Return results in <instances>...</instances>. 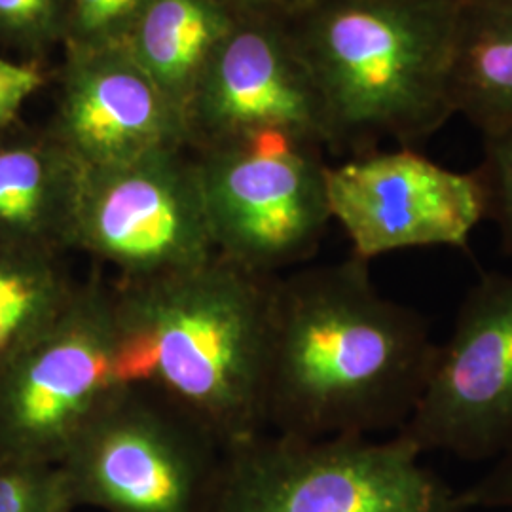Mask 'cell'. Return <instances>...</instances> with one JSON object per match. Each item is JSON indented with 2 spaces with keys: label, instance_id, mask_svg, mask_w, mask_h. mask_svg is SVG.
<instances>
[{
  "label": "cell",
  "instance_id": "obj_1",
  "mask_svg": "<svg viewBox=\"0 0 512 512\" xmlns=\"http://www.w3.org/2000/svg\"><path fill=\"white\" fill-rule=\"evenodd\" d=\"M439 344L420 311L378 291L351 255L275 277L262 385L264 431L302 439L399 433Z\"/></svg>",
  "mask_w": 512,
  "mask_h": 512
},
{
  "label": "cell",
  "instance_id": "obj_2",
  "mask_svg": "<svg viewBox=\"0 0 512 512\" xmlns=\"http://www.w3.org/2000/svg\"><path fill=\"white\" fill-rule=\"evenodd\" d=\"M274 281L220 256L162 279L116 281L128 384L179 404L226 452L264 433Z\"/></svg>",
  "mask_w": 512,
  "mask_h": 512
},
{
  "label": "cell",
  "instance_id": "obj_3",
  "mask_svg": "<svg viewBox=\"0 0 512 512\" xmlns=\"http://www.w3.org/2000/svg\"><path fill=\"white\" fill-rule=\"evenodd\" d=\"M459 0H315L291 25L327 105L332 150L416 148L452 116Z\"/></svg>",
  "mask_w": 512,
  "mask_h": 512
},
{
  "label": "cell",
  "instance_id": "obj_4",
  "mask_svg": "<svg viewBox=\"0 0 512 512\" xmlns=\"http://www.w3.org/2000/svg\"><path fill=\"white\" fill-rule=\"evenodd\" d=\"M215 512H463L406 440L264 431L226 452Z\"/></svg>",
  "mask_w": 512,
  "mask_h": 512
},
{
  "label": "cell",
  "instance_id": "obj_5",
  "mask_svg": "<svg viewBox=\"0 0 512 512\" xmlns=\"http://www.w3.org/2000/svg\"><path fill=\"white\" fill-rule=\"evenodd\" d=\"M224 465L220 440L145 385L122 389L59 463L76 505L103 512H215Z\"/></svg>",
  "mask_w": 512,
  "mask_h": 512
},
{
  "label": "cell",
  "instance_id": "obj_6",
  "mask_svg": "<svg viewBox=\"0 0 512 512\" xmlns=\"http://www.w3.org/2000/svg\"><path fill=\"white\" fill-rule=\"evenodd\" d=\"M126 387L118 285L95 272L54 327L0 376V458L59 465Z\"/></svg>",
  "mask_w": 512,
  "mask_h": 512
},
{
  "label": "cell",
  "instance_id": "obj_7",
  "mask_svg": "<svg viewBox=\"0 0 512 512\" xmlns=\"http://www.w3.org/2000/svg\"><path fill=\"white\" fill-rule=\"evenodd\" d=\"M321 152L285 135L192 152L217 256L264 277L308 262L332 222Z\"/></svg>",
  "mask_w": 512,
  "mask_h": 512
},
{
  "label": "cell",
  "instance_id": "obj_8",
  "mask_svg": "<svg viewBox=\"0 0 512 512\" xmlns=\"http://www.w3.org/2000/svg\"><path fill=\"white\" fill-rule=\"evenodd\" d=\"M71 251L118 283H145L215 258L198 165L190 148L82 169Z\"/></svg>",
  "mask_w": 512,
  "mask_h": 512
},
{
  "label": "cell",
  "instance_id": "obj_9",
  "mask_svg": "<svg viewBox=\"0 0 512 512\" xmlns=\"http://www.w3.org/2000/svg\"><path fill=\"white\" fill-rule=\"evenodd\" d=\"M397 437L421 456L499 458L512 446V272L484 274L439 344L420 403Z\"/></svg>",
  "mask_w": 512,
  "mask_h": 512
},
{
  "label": "cell",
  "instance_id": "obj_10",
  "mask_svg": "<svg viewBox=\"0 0 512 512\" xmlns=\"http://www.w3.org/2000/svg\"><path fill=\"white\" fill-rule=\"evenodd\" d=\"M188 148L285 135L332 150L327 105L289 23L238 19L184 110Z\"/></svg>",
  "mask_w": 512,
  "mask_h": 512
},
{
  "label": "cell",
  "instance_id": "obj_11",
  "mask_svg": "<svg viewBox=\"0 0 512 512\" xmlns=\"http://www.w3.org/2000/svg\"><path fill=\"white\" fill-rule=\"evenodd\" d=\"M330 215L353 255L378 256L423 247L465 249L486 219L476 175L435 164L416 148L372 150L327 167Z\"/></svg>",
  "mask_w": 512,
  "mask_h": 512
},
{
  "label": "cell",
  "instance_id": "obj_12",
  "mask_svg": "<svg viewBox=\"0 0 512 512\" xmlns=\"http://www.w3.org/2000/svg\"><path fill=\"white\" fill-rule=\"evenodd\" d=\"M46 128L82 169L188 148L181 112L126 46L65 54Z\"/></svg>",
  "mask_w": 512,
  "mask_h": 512
},
{
  "label": "cell",
  "instance_id": "obj_13",
  "mask_svg": "<svg viewBox=\"0 0 512 512\" xmlns=\"http://www.w3.org/2000/svg\"><path fill=\"white\" fill-rule=\"evenodd\" d=\"M82 167L48 128L16 124L0 133V247L71 251Z\"/></svg>",
  "mask_w": 512,
  "mask_h": 512
},
{
  "label": "cell",
  "instance_id": "obj_14",
  "mask_svg": "<svg viewBox=\"0 0 512 512\" xmlns=\"http://www.w3.org/2000/svg\"><path fill=\"white\" fill-rule=\"evenodd\" d=\"M238 18L220 0H150L126 50L181 112Z\"/></svg>",
  "mask_w": 512,
  "mask_h": 512
},
{
  "label": "cell",
  "instance_id": "obj_15",
  "mask_svg": "<svg viewBox=\"0 0 512 512\" xmlns=\"http://www.w3.org/2000/svg\"><path fill=\"white\" fill-rule=\"evenodd\" d=\"M452 103L482 133L512 126V6L459 0Z\"/></svg>",
  "mask_w": 512,
  "mask_h": 512
},
{
  "label": "cell",
  "instance_id": "obj_16",
  "mask_svg": "<svg viewBox=\"0 0 512 512\" xmlns=\"http://www.w3.org/2000/svg\"><path fill=\"white\" fill-rule=\"evenodd\" d=\"M65 255L0 247V376L54 327L80 281Z\"/></svg>",
  "mask_w": 512,
  "mask_h": 512
},
{
  "label": "cell",
  "instance_id": "obj_17",
  "mask_svg": "<svg viewBox=\"0 0 512 512\" xmlns=\"http://www.w3.org/2000/svg\"><path fill=\"white\" fill-rule=\"evenodd\" d=\"M69 0H0V50L40 61L63 48Z\"/></svg>",
  "mask_w": 512,
  "mask_h": 512
},
{
  "label": "cell",
  "instance_id": "obj_18",
  "mask_svg": "<svg viewBox=\"0 0 512 512\" xmlns=\"http://www.w3.org/2000/svg\"><path fill=\"white\" fill-rule=\"evenodd\" d=\"M150 0H69L63 52L124 48Z\"/></svg>",
  "mask_w": 512,
  "mask_h": 512
},
{
  "label": "cell",
  "instance_id": "obj_19",
  "mask_svg": "<svg viewBox=\"0 0 512 512\" xmlns=\"http://www.w3.org/2000/svg\"><path fill=\"white\" fill-rule=\"evenodd\" d=\"M69 480L59 465L0 458V512H74Z\"/></svg>",
  "mask_w": 512,
  "mask_h": 512
},
{
  "label": "cell",
  "instance_id": "obj_20",
  "mask_svg": "<svg viewBox=\"0 0 512 512\" xmlns=\"http://www.w3.org/2000/svg\"><path fill=\"white\" fill-rule=\"evenodd\" d=\"M482 137L484 160L476 175L486 196V219L497 224L503 251L512 258V126Z\"/></svg>",
  "mask_w": 512,
  "mask_h": 512
},
{
  "label": "cell",
  "instance_id": "obj_21",
  "mask_svg": "<svg viewBox=\"0 0 512 512\" xmlns=\"http://www.w3.org/2000/svg\"><path fill=\"white\" fill-rule=\"evenodd\" d=\"M46 82L48 71L40 61L0 54V133L18 124L21 110Z\"/></svg>",
  "mask_w": 512,
  "mask_h": 512
},
{
  "label": "cell",
  "instance_id": "obj_22",
  "mask_svg": "<svg viewBox=\"0 0 512 512\" xmlns=\"http://www.w3.org/2000/svg\"><path fill=\"white\" fill-rule=\"evenodd\" d=\"M461 511L494 509L512 512V446L471 486L458 492Z\"/></svg>",
  "mask_w": 512,
  "mask_h": 512
},
{
  "label": "cell",
  "instance_id": "obj_23",
  "mask_svg": "<svg viewBox=\"0 0 512 512\" xmlns=\"http://www.w3.org/2000/svg\"><path fill=\"white\" fill-rule=\"evenodd\" d=\"M238 19H266L293 23L315 0H220Z\"/></svg>",
  "mask_w": 512,
  "mask_h": 512
},
{
  "label": "cell",
  "instance_id": "obj_24",
  "mask_svg": "<svg viewBox=\"0 0 512 512\" xmlns=\"http://www.w3.org/2000/svg\"><path fill=\"white\" fill-rule=\"evenodd\" d=\"M497 2H503V4H509V6H512V0H497Z\"/></svg>",
  "mask_w": 512,
  "mask_h": 512
}]
</instances>
